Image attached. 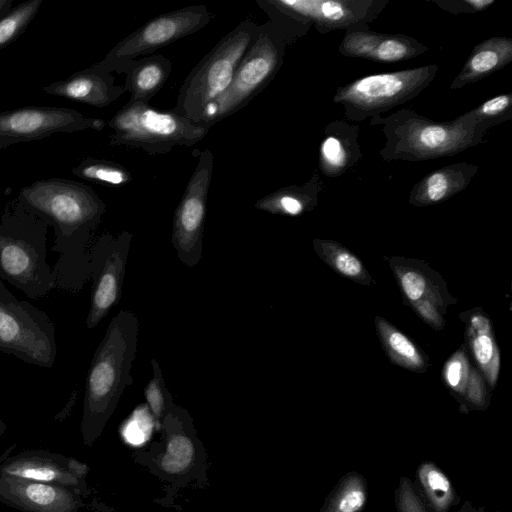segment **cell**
I'll return each mask as SVG.
<instances>
[{"label":"cell","instance_id":"cell-23","mask_svg":"<svg viewBox=\"0 0 512 512\" xmlns=\"http://www.w3.org/2000/svg\"><path fill=\"white\" fill-rule=\"evenodd\" d=\"M478 170L477 165L468 162L437 168L415 183L408 202L416 207L442 203L466 189Z\"/></svg>","mask_w":512,"mask_h":512},{"label":"cell","instance_id":"cell-26","mask_svg":"<svg viewBox=\"0 0 512 512\" xmlns=\"http://www.w3.org/2000/svg\"><path fill=\"white\" fill-rule=\"evenodd\" d=\"M323 181L317 172L303 184H291L259 198L254 207L276 215L300 216L318 204Z\"/></svg>","mask_w":512,"mask_h":512},{"label":"cell","instance_id":"cell-40","mask_svg":"<svg viewBox=\"0 0 512 512\" xmlns=\"http://www.w3.org/2000/svg\"><path fill=\"white\" fill-rule=\"evenodd\" d=\"M16 446L17 444H12L4 450V452L0 455V465L11 455Z\"/></svg>","mask_w":512,"mask_h":512},{"label":"cell","instance_id":"cell-7","mask_svg":"<svg viewBox=\"0 0 512 512\" xmlns=\"http://www.w3.org/2000/svg\"><path fill=\"white\" fill-rule=\"evenodd\" d=\"M114 145L166 154L176 146H193L211 128L197 125L174 110H158L143 102H127L107 123Z\"/></svg>","mask_w":512,"mask_h":512},{"label":"cell","instance_id":"cell-1","mask_svg":"<svg viewBox=\"0 0 512 512\" xmlns=\"http://www.w3.org/2000/svg\"><path fill=\"white\" fill-rule=\"evenodd\" d=\"M21 205L55 231L52 251L59 254L52 267L55 289L79 293L89 280V247L106 212L94 190L82 183L50 178L20 191Z\"/></svg>","mask_w":512,"mask_h":512},{"label":"cell","instance_id":"cell-24","mask_svg":"<svg viewBox=\"0 0 512 512\" xmlns=\"http://www.w3.org/2000/svg\"><path fill=\"white\" fill-rule=\"evenodd\" d=\"M459 318L465 323V337L479 372L492 390L500 370V352L492 322L481 308L463 311Z\"/></svg>","mask_w":512,"mask_h":512},{"label":"cell","instance_id":"cell-32","mask_svg":"<svg viewBox=\"0 0 512 512\" xmlns=\"http://www.w3.org/2000/svg\"><path fill=\"white\" fill-rule=\"evenodd\" d=\"M76 176L110 187H121L132 180L122 165L105 159L87 158L72 169Z\"/></svg>","mask_w":512,"mask_h":512},{"label":"cell","instance_id":"cell-16","mask_svg":"<svg viewBox=\"0 0 512 512\" xmlns=\"http://www.w3.org/2000/svg\"><path fill=\"white\" fill-rule=\"evenodd\" d=\"M90 468L74 457L45 449L22 450L9 456L1 465L2 474L90 493L86 478Z\"/></svg>","mask_w":512,"mask_h":512},{"label":"cell","instance_id":"cell-18","mask_svg":"<svg viewBox=\"0 0 512 512\" xmlns=\"http://www.w3.org/2000/svg\"><path fill=\"white\" fill-rule=\"evenodd\" d=\"M83 498L77 489L0 472V502L21 512H79L85 506Z\"/></svg>","mask_w":512,"mask_h":512},{"label":"cell","instance_id":"cell-8","mask_svg":"<svg viewBox=\"0 0 512 512\" xmlns=\"http://www.w3.org/2000/svg\"><path fill=\"white\" fill-rule=\"evenodd\" d=\"M439 66L367 75L337 88L333 102L340 105L348 121L362 122L386 113L417 97L434 80Z\"/></svg>","mask_w":512,"mask_h":512},{"label":"cell","instance_id":"cell-20","mask_svg":"<svg viewBox=\"0 0 512 512\" xmlns=\"http://www.w3.org/2000/svg\"><path fill=\"white\" fill-rule=\"evenodd\" d=\"M43 91L97 108L110 105L125 93L123 85L116 84L112 71L101 61L45 86Z\"/></svg>","mask_w":512,"mask_h":512},{"label":"cell","instance_id":"cell-28","mask_svg":"<svg viewBox=\"0 0 512 512\" xmlns=\"http://www.w3.org/2000/svg\"><path fill=\"white\" fill-rule=\"evenodd\" d=\"M413 486L428 512H451L460 501L449 477L433 461L418 466Z\"/></svg>","mask_w":512,"mask_h":512},{"label":"cell","instance_id":"cell-30","mask_svg":"<svg viewBox=\"0 0 512 512\" xmlns=\"http://www.w3.org/2000/svg\"><path fill=\"white\" fill-rule=\"evenodd\" d=\"M312 243L317 256L342 277L365 286L373 282L362 261L339 242L316 238Z\"/></svg>","mask_w":512,"mask_h":512},{"label":"cell","instance_id":"cell-42","mask_svg":"<svg viewBox=\"0 0 512 512\" xmlns=\"http://www.w3.org/2000/svg\"><path fill=\"white\" fill-rule=\"evenodd\" d=\"M7 429V425L0 419V436H2Z\"/></svg>","mask_w":512,"mask_h":512},{"label":"cell","instance_id":"cell-29","mask_svg":"<svg viewBox=\"0 0 512 512\" xmlns=\"http://www.w3.org/2000/svg\"><path fill=\"white\" fill-rule=\"evenodd\" d=\"M374 320L377 335L389 360L410 371L426 372L429 359L425 352L383 317L375 316Z\"/></svg>","mask_w":512,"mask_h":512},{"label":"cell","instance_id":"cell-22","mask_svg":"<svg viewBox=\"0 0 512 512\" xmlns=\"http://www.w3.org/2000/svg\"><path fill=\"white\" fill-rule=\"evenodd\" d=\"M360 127L334 120L324 128L319 145V169L327 177H339L362 158Z\"/></svg>","mask_w":512,"mask_h":512},{"label":"cell","instance_id":"cell-25","mask_svg":"<svg viewBox=\"0 0 512 512\" xmlns=\"http://www.w3.org/2000/svg\"><path fill=\"white\" fill-rule=\"evenodd\" d=\"M512 61V38L495 36L477 44L449 88L458 90L482 80Z\"/></svg>","mask_w":512,"mask_h":512},{"label":"cell","instance_id":"cell-21","mask_svg":"<svg viewBox=\"0 0 512 512\" xmlns=\"http://www.w3.org/2000/svg\"><path fill=\"white\" fill-rule=\"evenodd\" d=\"M442 377L452 396L459 403V411L486 410L490 393L479 370L470 363L465 346L460 347L445 362Z\"/></svg>","mask_w":512,"mask_h":512},{"label":"cell","instance_id":"cell-27","mask_svg":"<svg viewBox=\"0 0 512 512\" xmlns=\"http://www.w3.org/2000/svg\"><path fill=\"white\" fill-rule=\"evenodd\" d=\"M172 72L171 61L160 54L137 59L126 73L123 84L129 92L128 102L149 103L153 96L164 86Z\"/></svg>","mask_w":512,"mask_h":512},{"label":"cell","instance_id":"cell-12","mask_svg":"<svg viewBox=\"0 0 512 512\" xmlns=\"http://www.w3.org/2000/svg\"><path fill=\"white\" fill-rule=\"evenodd\" d=\"M213 166L212 151L202 150L173 216L171 242L178 259L188 268L195 267L202 258Z\"/></svg>","mask_w":512,"mask_h":512},{"label":"cell","instance_id":"cell-31","mask_svg":"<svg viewBox=\"0 0 512 512\" xmlns=\"http://www.w3.org/2000/svg\"><path fill=\"white\" fill-rule=\"evenodd\" d=\"M367 499V480L362 474L349 471L326 496L319 512H362Z\"/></svg>","mask_w":512,"mask_h":512},{"label":"cell","instance_id":"cell-37","mask_svg":"<svg viewBox=\"0 0 512 512\" xmlns=\"http://www.w3.org/2000/svg\"><path fill=\"white\" fill-rule=\"evenodd\" d=\"M438 7L451 14H472L488 9L495 0H434Z\"/></svg>","mask_w":512,"mask_h":512},{"label":"cell","instance_id":"cell-33","mask_svg":"<svg viewBox=\"0 0 512 512\" xmlns=\"http://www.w3.org/2000/svg\"><path fill=\"white\" fill-rule=\"evenodd\" d=\"M43 0H28L12 8L0 19V50L16 41L40 10Z\"/></svg>","mask_w":512,"mask_h":512},{"label":"cell","instance_id":"cell-5","mask_svg":"<svg viewBox=\"0 0 512 512\" xmlns=\"http://www.w3.org/2000/svg\"><path fill=\"white\" fill-rule=\"evenodd\" d=\"M48 225L21 204L5 211L0 224V279L31 299L55 289L47 262Z\"/></svg>","mask_w":512,"mask_h":512},{"label":"cell","instance_id":"cell-35","mask_svg":"<svg viewBox=\"0 0 512 512\" xmlns=\"http://www.w3.org/2000/svg\"><path fill=\"white\" fill-rule=\"evenodd\" d=\"M469 111L479 123L492 128L512 119V93L496 95Z\"/></svg>","mask_w":512,"mask_h":512},{"label":"cell","instance_id":"cell-6","mask_svg":"<svg viewBox=\"0 0 512 512\" xmlns=\"http://www.w3.org/2000/svg\"><path fill=\"white\" fill-rule=\"evenodd\" d=\"M260 30L261 24L246 19L223 36L187 75L173 110L197 123L204 108L225 92Z\"/></svg>","mask_w":512,"mask_h":512},{"label":"cell","instance_id":"cell-15","mask_svg":"<svg viewBox=\"0 0 512 512\" xmlns=\"http://www.w3.org/2000/svg\"><path fill=\"white\" fill-rule=\"evenodd\" d=\"M94 118L65 107H23L0 112V149L49 137L91 129Z\"/></svg>","mask_w":512,"mask_h":512},{"label":"cell","instance_id":"cell-36","mask_svg":"<svg viewBox=\"0 0 512 512\" xmlns=\"http://www.w3.org/2000/svg\"><path fill=\"white\" fill-rule=\"evenodd\" d=\"M394 502L397 512H428L414 489L410 478L402 476L394 491Z\"/></svg>","mask_w":512,"mask_h":512},{"label":"cell","instance_id":"cell-17","mask_svg":"<svg viewBox=\"0 0 512 512\" xmlns=\"http://www.w3.org/2000/svg\"><path fill=\"white\" fill-rule=\"evenodd\" d=\"M161 428L165 434V452L156 457V470L170 479H182L193 472L197 464L205 463L203 449L195 435L189 413L175 405L169 407ZM171 480V481H172Z\"/></svg>","mask_w":512,"mask_h":512},{"label":"cell","instance_id":"cell-10","mask_svg":"<svg viewBox=\"0 0 512 512\" xmlns=\"http://www.w3.org/2000/svg\"><path fill=\"white\" fill-rule=\"evenodd\" d=\"M212 17L205 5L158 15L118 42L101 62L112 72L127 73L137 59L198 32Z\"/></svg>","mask_w":512,"mask_h":512},{"label":"cell","instance_id":"cell-3","mask_svg":"<svg viewBox=\"0 0 512 512\" xmlns=\"http://www.w3.org/2000/svg\"><path fill=\"white\" fill-rule=\"evenodd\" d=\"M257 4L269 15V20L261 24L259 35L238 65L225 92L204 108L197 125L211 128L246 106L276 76L287 47L306 35L312 26L287 17L263 0H257Z\"/></svg>","mask_w":512,"mask_h":512},{"label":"cell","instance_id":"cell-34","mask_svg":"<svg viewBox=\"0 0 512 512\" xmlns=\"http://www.w3.org/2000/svg\"><path fill=\"white\" fill-rule=\"evenodd\" d=\"M151 364L153 376L145 388L144 395L156 427L160 429L169 407L173 404V400L166 388L165 380L157 360L153 358Z\"/></svg>","mask_w":512,"mask_h":512},{"label":"cell","instance_id":"cell-39","mask_svg":"<svg viewBox=\"0 0 512 512\" xmlns=\"http://www.w3.org/2000/svg\"><path fill=\"white\" fill-rule=\"evenodd\" d=\"M12 4L13 0H0V19L12 9Z\"/></svg>","mask_w":512,"mask_h":512},{"label":"cell","instance_id":"cell-14","mask_svg":"<svg viewBox=\"0 0 512 512\" xmlns=\"http://www.w3.org/2000/svg\"><path fill=\"white\" fill-rule=\"evenodd\" d=\"M276 11L310 23L321 34L369 25L388 4L387 0H263Z\"/></svg>","mask_w":512,"mask_h":512},{"label":"cell","instance_id":"cell-41","mask_svg":"<svg viewBox=\"0 0 512 512\" xmlns=\"http://www.w3.org/2000/svg\"><path fill=\"white\" fill-rule=\"evenodd\" d=\"M105 124L106 123L102 119H95L94 118L93 122H92L91 129L100 131V130H102L104 128Z\"/></svg>","mask_w":512,"mask_h":512},{"label":"cell","instance_id":"cell-38","mask_svg":"<svg viewBox=\"0 0 512 512\" xmlns=\"http://www.w3.org/2000/svg\"><path fill=\"white\" fill-rule=\"evenodd\" d=\"M458 512H493L485 509L484 507H476L470 501H465Z\"/></svg>","mask_w":512,"mask_h":512},{"label":"cell","instance_id":"cell-2","mask_svg":"<svg viewBox=\"0 0 512 512\" xmlns=\"http://www.w3.org/2000/svg\"><path fill=\"white\" fill-rule=\"evenodd\" d=\"M139 322L135 313L121 309L110 321L99 343L85 380L80 432L91 447L102 434L118 402L133 378Z\"/></svg>","mask_w":512,"mask_h":512},{"label":"cell","instance_id":"cell-13","mask_svg":"<svg viewBox=\"0 0 512 512\" xmlns=\"http://www.w3.org/2000/svg\"><path fill=\"white\" fill-rule=\"evenodd\" d=\"M402 293L404 302L436 331L445 327V315L453 297L442 276L426 262L399 256L385 257Z\"/></svg>","mask_w":512,"mask_h":512},{"label":"cell","instance_id":"cell-19","mask_svg":"<svg viewBox=\"0 0 512 512\" xmlns=\"http://www.w3.org/2000/svg\"><path fill=\"white\" fill-rule=\"evenodd\" d=\"M429 48L405 34L372 31L369 25H357L345 30L338 47L342 56L361 58L378 63H395L418 57Z\"/></svg>","mask_w":512,"mask_h":512},{"label":"cell","instance_id":"cell-9","mask_svg":"<svg viewBox=\"0 0 512 512\" xmlns=\"http://www.w3.org/2000/svg\"><path fill=\"white\" fill-rule=\"evenodd\" d=\"M57 350L55 324L48 314L17 299L0 279V352L51 368Z\"/></svg>","mask_w":512,"mask_h":512},{"label":"cell","instance_id":"cell-11","mask_svg":"<svg viewBox=\"0 0 512 512\" xmlns=\"http://www.w3.org/2000/svg\"><path fill=\"white\" fill-rule=\"evenodd\" d=\"M132 238L126 230L118 235L104 233L89 247L91 294L85 321L88 329L95 328L119 303Z\"/></svg>","mask_w":512,"mask_h":512},{"label":"cell","instance_id":"cell-4","mask_svg":"<svg viewBox=\"0 0 512 512\" xmlns=\"http://www.w3.org/2000/svg\"><path fill=\"white\" fill-rule=\"evenodd\" d=\"M381 127L385 142L379 154L385 161H425L459 154L484 142L490 129L470 111L455 119L435 121L403 108L388 116L369 120Z\"/></svg>","mask_w":512,"mask_h":512}]
</instances>
